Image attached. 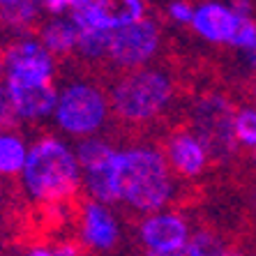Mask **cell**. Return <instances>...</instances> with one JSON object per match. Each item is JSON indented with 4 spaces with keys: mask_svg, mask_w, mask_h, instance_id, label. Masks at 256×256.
Segmentation results:
<instances>
[{
    "mask_svg": "<svg viewBox=\"0 0 256 256\" xmlns=\"http://www.w3.org/2000/svg\"><path fill=\"white\" fill-rule=\"evenodd\" d=\"M120 203L141 214H155L166 208L176 192L173 173L157 146H136L116 155Z\"/></svg>",
    "mask_w": 256,
    "mask_h": 256,
    "instance_id": "obj_1",
    "label": "cell"
},
{
    "mask_svg": "<svg viewBox=\"0 0 256 256\" xmlns=\"http://www.w3.org/2000/svg\"><path fill=\"white\" fill-rule=\"evenodd\" d=\"M24 190L37 203L60 206L74 201L84 187V173L74 150L58 136H40L28 150L24 166Z\"/></svg>",
    "mask_w": 256,
    "mask_h": 256,
    "instance_id": "obj_2",
    "label": "cell"
},
{
    "mask_svg": "<svg viewBox=\"0 0 256 256\" xmlns=\"http://www.w3.org/2000/svg\"><path fill=\"white\" fill-rule=\"evenodd\" d=\"M173 95L176 84L168 72L160 67H141L122 72L114 78L108 90V104L118 122L141 127L160 118L173 102Z\"/></svg>",
    "mask_w": 256,
    "mask_h": 256,
    "instance_id": "obj_3",
    "label": "cell"
},
{
    "mask_svg": "<svg viewBox=\"0 0 256 256\" xmlns=\"http://www.w3.org/2000/svg\"><path fill=\"white\" fill-rule=\"evenodd\" d=\"M233 102L224 92H203L194 100L190 108V130L196 134L201 146L208 152V164L222 166L238 157V141L233 132L236 120Z\"/></svg>",
    "mask_w": 256,
    "mask_h": 256,
    "instance_id": "obj_4",
    "label": "cell"
},
{
    "mask_svg": "<svg viewBox=\"0 0 256 256\" xmlns=\"http://www.w3.org/2000/svg\"><path fill=\"white\" fill-rule=\"evenodd\" d=\"M108 108V95L100 84L88 78H74L58 88L54 118L60 132L76 138H88L104 127Z\"/></svg>",
    "mask_w": 256,
    "mask_h": 256,
    "instance_id": "obj_5",
    "label": "cell"
},
{
    "mask_svg": "<svg viewBox=\"0 0 256 256\" xmlns=\"http://www.w3.org/2000/svg\"><path fill=\"white\" fill-rule=\"evenodd\" d=\"M5 86L10 90L56 84V58L40 44V40H14L5 48Z\"/></svg>",
    "mask_w": 256,
    "mask_h": 256,
    "instance_id": "obj_6",
    "label": "cell"
},
{
    "mask_svg": "<svg viewBox=\"0 0 256 256\" xmlns=\"http://www.w3.org/2000/svg\"><path fill=\"white\" fill-rule=\"evenodd\" d=\"M162 44V30L157 21L143 16L125 28L114 30L111 46L104 65H111L114 70H141L148 67V62L157 56Z\"/></svg>",
    "mask_w": 256,
    "mask_h": 256,
    "instance_id": "obj_7",
    "label": "cell"
},
{
    "mask_svg": "<svg viewBox=\"0 0 256 256\" xmlns=\"http://www.w3.org/2000/svg\"><path fill=\"white\" fill-rule=\"evenodd\" d=\"M146 14L143 0H81L70 12L78 30H118Z\"/></svg>",
    "mask_w": 256,
    "mask_h": 256,
    "instance_id": "obj_8",
    "label": "cell"
},
{
    "mask_svg": "<svg viewBox=\"0 0 256 256\" xmlns=\"http://www.w3.org/2000/svg\"><path fill=\"white\" fill-rule=\"evenodd\" d=\"M190 224L182 214L178 212H155L143 217L138 226V238H141L146 252L168 256L185 247L190 240Z\"/></svg>",
    "mask_w": 256,
    "mask_h": 256,
    "instance_id": "obj_9",
    "label": "cell"
},
{
    "mask_svg": "<svg viewBox=\"0 0 256 256\" xmlns=\"http://www.w3.org/2000/svg\"><path fill=\"white\" fill-rule=\"evenodd\" d=\"M162 152L166 157L168 168L180 178H196L208 166V152L187 125L171 130Z\"/></svg>",
    "mask_w": 256,
    "mask_h": 256,
    "instance_id": "obj_10",
    "label": "cell"
},
{
    "mask_svg": "<svg viewBox=\"0 0 256 256\" xmlns=\"http://www.w3.org/2000/svg\"><path fill=\"white\" fill-rule=\"evenodd\" d=\"M240 18L228 10V5L206 0L194 10L192 16V28L198 37H203L210 44H228L231 37L236 35Z\"/></svg>",
    "mask_w": 256,
    "mask_h": 256,
    "instance_id": "obj_11",
    "label": "cell"
},
{
    "mask_svg": "<svg viewBox=\"0 0 256 256\" xmlns=\"http://www.w3.org/2000/svg\"><path fill=\"white\" fill-rule=\"evenodd\" d=\"M81 238L88 247L100 252L114 250L120 240V226L114 212L97 201H84L81 212Z\"/></svg>",
    "mask_w": 256,
    "mask_h": 256,
    "instance_id": "obj_12",
    "label": "cell"
},
{
    "mask_svg": "<svg viewBox=\"0 0 256 256\" xmlns=\"http://www.w3.org/2000/svg\"><path fill=\"white\" fill-rule=\"evenodd\" d=\"M16 104V114L21 122H37L56 111L58 104V86L48 84L30 90H10Z\"/></svg>",
    "mask_w": 256,
    "mask_h": 256,
    "instance_id": "obj_13",
    "label": "cell"
},
{
    "mask_svg": "<svg viewBox=\"0 0 256 256\" xmlns=\"http://www.w3.org/2000/svg\"><path fill=\"white\" fill-rule=\"evenodd\" d=\"M37 35H40V44L54 58H70L76 51L78 28L70 16H54L40 24Z\"/></svg>",
    "mask_w": 256,
    "mask_h": 256,
    "instance_id": "obj_14",
    "label": "cell"
},
{
    "mask_svg": "<svg viewBox=\"0 0 256 256\" xmlns=\"http://www.w3.org/2000/svg\"><path fill=\"white\" fill-rule=\"evenodd\" d=\"M118 155V150H116ZM116 155L104 164H97L92 168H86L84 173V187L92 201L102 206H116L120 203L118 196V171H116Z\"/></svg>",
    "mask_w": 256,
    "mask_h": 256,
    "instance_id": "obj_15",
    "label": "cell"
},
{
    "mask_svg": "<svg viewBox=\"0 0 256 256\" xmlns=\"http://www.w3.org/2000/svg\"><path fill=\"white\" fill-rule=\"evenodd\" d=\"M42 10V0H0L2 26L18 32V37H28L37 32Z\"/></svg>",
    "mask_w": 256,
    "mask_h": 256,
    "instance_id": "obj_16",
    "label": "cell"
},
{
    "mask_svg": "<svg viewBox=\"0 0 256 256\" xmlns=\"http://www.w3.org/2000/svg\"><path fill=\"white\" fill-rule=\"evenodd\" d=\"M28 148L18 132H0V176L14 178L24 173Z\"/></svg>",
    "mask_w": 256,
    "mask_h": 256,
    "instance_id": "obj_17",
    "label": "cell"
},
{
    "mask_svg": "<svg viewBox=\"0 0 256 256\" xmlns=\"http://www.w3.org/2000/svg\"><path fill=\"white\" fill-rule=\"evenodd\" d=\"M111 35H114V30H78L76 56L84 62H90V65L106 62Z\"/></svg>",
    "mask_w": 256,
    "mask_h": 256,
    "instance_id": "obj_18",
    "label": "cell"
},
{
    "mask_svg": "<svg viewBox=\"0 0 256 256\" xmlns=\"http://www.w3.org/2000/svg\"><path fill=\"white\" fill-rule=\"evenodd\" d=\"M74 155H76V162H78V166H81V171H86V168H92V166H97V164L108 162L116 155V148H114V143H108L106 138L88 136L76 143Z\"/></svg>",
    "mask_w": 256,
    "mask_h": 256,
    "instance_id": "obj_19",
    "label": "cell"
},
{
    "mask_svg": "<svg viewBox=\"0 0 256 256\" xmlns=\"http://www.w3.org/2000/svg\"><path fill=\"white\" fill-rule=\"evenodd\" d=\"M224 252L222 240L217 238V233L208 231V228H198L196 233H192L185 247H180L178 252H173L168 256H217Z\"/></svg>",
    "mask_w": 256,
    "mask_h": 256,
    "instance_id": "obj_20",
    "label": "cell"
},
{
    "mask_svg": "<svg viewBox=\"0 0 256 256\" xmlns=\"http://www.w3.org/2000/svg\"><path fill=\"white\" fill-rule=\"evenodd\" d=\"M233 132L238 148L256 150V106H238L236 108V120H233Z\"/></svg>",
    "mask_w": 256,
    "mask_h": 256,
    "instance_id": "obj_21",
    "label": "cell"
},
{
    "mask_svg": "<svg viewBox=\"0 0 256 256\" xmlns=\"http://www.w3.org/2000/svg\"><path fill=\"white\" fill-rule=\"evenodd\" d=\"M18 118L16 114V104H14V97L10 92V88L5 86V81L0 84V132H16Z\"/></svg>",
    "mask_w": 256,
    "mask_h": 256,
    "instance_id": "obj_22",
    "label": "cell"
},
{
    "mask_svg": "<svg viewBox=\"0 0 256 256\" xmlns=\"http://www.w3.org/2000/svg\"><path fill=\"white\" fill-rule=\"evenodd\" d=\"M228 46L240 48V51H252L256 48V21L254 18H240L236 35L231 37Z\"/></svg>",
    "mask_w": 256,
    "mask_h": 256,
    "instance_id": "obj_23",
    "label": "cell"
},
{
    "mask_svg": "<svg viewBox=\"0 0 256 256\" xmlns=\"http://www.w3.org/2000/svg\"><path fill=\"white\" fill-rule=\"evenodd\" d=\"M166 14L176 21V24H192L194 7H192L190 0H168Z\"/></svg>",
    "mask_w": 256,
    "mask_h": 256,
    "instance_id": "obj_24",
    "label": "cell"
},
{
    "mask_svg": "<svg viewBox=\"0 0 256 256\" xmlns=\"http://www.w3.org/2000/svg\"><path fill=\"white\" fill-rule=\"evenodd\" d=\"M78 2H81V0H42L44 10H46L48 14H54V16H58V14H62V12H72Z\"/></svg>",
    "mask_w": 256,
    "mask_h": 256,
    "instance_id": "obj_25",
    "label": "cell"
},
{
    "mask_svg": "<svg viewBox=\"0 0 256 256\" xmlns=\"http://www.w3.org/2000/svg\"><path fill=\"white\" fill-rule=\"evenodd\" d=\"M256 2L254 0H228V10L238 18H252Z\"/></svg>",
    "mask_w": 256,
    "mask_h": 256,
    "instance_id": "obj_26",
    "label": "cell"
},
{
    "mask_svg": "<svg viewBox=\"0 0 256 256\" xmlns=\"http://www.w3.org/2000/svg\"><path fill=\"white\" fill-rule=\"evenodd\" d=\"M51 250H54V256H86L84 247L78 242H60L56 247H51Z\"/></svg>",
    "mask_w": 256,
    "mask_h": 256,
    "instance_id": "obj_27",
    "label": "cell"
},
{
    "mask_svg": "<svg viewBox=\"0 0 256 256\" xmlns=\"http://www.w3.org/2000/svg\"><path fill=\"white\" fill-rule=\"evenodd\" d=\"M217 256H244V254L240 250H224V252H220Z\"/></svg>",
    "mask_w": 256,
    "mask_h": 256,
    "instance_id": "obj_28",
    "label": "cell"
},
{
    "mask_svg": "<svg viewBox=\"0 0 256 256\" xmlns=\"http://www.w3.org/2000/svg\"><path fill=\"white\" fill-rule=\"evenodd\" d=\"M250 203H252V210L256 212V185L252 187V192H250Z\"/></svg>",
    "mask_w": 256,
    "mask_h": 256,
    "instance_id": "obj_29",
    "label": "cell"
},
{
    "mask_svg": "<svg viewBox=\"0 0 256 256\" xmlns=\"http://www.w3.org/2000/svg\"><path fill=\"white\" fill-rule=\"evenodd\" d=\"M250 95H252V100H254V104H256V78H252V84H250Z\"/></svg>",
    "mask_w": 256,
    "mask_h": 256,
    "instance_id": "obj_30",
    "label": "cell"
},
{
    "mask_svg": "<svg viewBox=\"0 0 256 256\" xmlns=\"http://www.w3.org/2000/svg\"><path fill=\"white\" fill-rule=\"evenodd\" d=\"M2 67H5V51L0 48V72H2Z\"/></svg>",
    "mask_w": 256,
    "mask_h": 256,
    "instance_id": "obj_31",
    "label": "cell"
},
{
    "mask_svg": "<svg viewBox=\"0 0 256 256\" xmlns=\"http://www.w3.org/2000/svg\"><path fill=\"white\" fill-rule=\"evenodd\" d=\"M252 164H254V168H256V150H252Z\"/></svg>",
    "mask_w": 256,
    "mask_h": 256,
    "instance_id": "obj_32",
    "label": "cell"
},
{
    "mask_svg": "<svg viewBox=\"0 0 256 256\" xmlns=\"http://www.w3.org/2000/svg\"><path fill=\"white\" fill-rule=\"evenodd\" d=\"M0 198H2V185H0Z\"/></svg>",
    "mask_w": 256,
    "mask_h": 256,
    "instance_id": "obj_33",
    "label": "cell"
},
{
    "mask_svg": "<svg viewBox=\"0 0 256 256\" xmlns=\"http://www.w3.org/2000/svg\"><path fill=\"white\" fill-rule=\"evenodd\" d=\"M190 2H192V0H190Z\"/></svg>",
    "mask_w": 256,
    "mask_h": 256,
    "instance_id": "obj_34",
    "label": "cell"
}]
</instances>
